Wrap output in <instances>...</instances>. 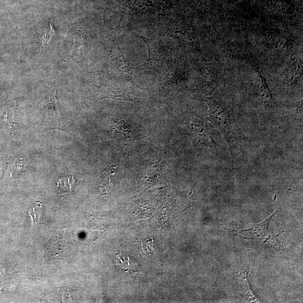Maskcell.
<instances>
[{
  "label": "cell",
  "instance_id": "6da1fadb",
  "mask_svg": "<svg viewBox=\"0 0 303 303\" xmlns=\"http://www.w3.org/2000/svg\"><path fill=\"white\" fill-rule=\"evenodd\" d=\"M203 101L208 107V122L222 134L230 147H236L243 140L244 135L239 127L233 109L214 97H205Z\"/></svg>",
  "mask_w": 303,
  "mask_h": 303
},
{
  "label": "cell",
  "instance_id": "7a4b0ae2",
  "mask_svg": "<svg viewBox=\"0 0 303 303\" xmlns=\"http://www.w3.org/2000/svg\"><path fill=\"white\" fill-rule=\"evenodd\" d=\"M249 95L260 116L269 120L275 111V100L267 81L255 67L251 66L247 75Z\"/></svg>",
  "mask_w": 303,
  "mask_h": 303
},
{
  "label": "cell",
  "instance_id": "3957f363",
  "mask_svg": "<svg viewBox=\"0 0 303 303\" xmlns=\"http://www.w3.org/2000/svg\"><path fill=\"white\" fill-rule=\"evenodd\" d=\"M190 135L197 147H208L217 149L221 147L212 136V127L205 119L194 118L187 119L186 122Z\"/></svg>",
  "mask_w": 303,
  "mask_h": 303
},
{
  "label": "cell",
  "instance_id": "277c9868",
  "mask_svg": "<svg viewBox=\"0 0 303 303\" xmlns=\"http://www.w3.org/2000/svg\"><path fill=\"white\" fill-rule=\"evenodd\" d=\"M302 59L299 57L291 62L284 72L283 82L291 88L295 87L298 84L302 77Z\"/></svg>",
  "mask_w": 303,
  "mask_h": 303
},
{
  "label": "cell",
  "instance_id": "5b68a950",
  "mask_svg": "<svg viewBox=\"0 0 303 303\" xmlns=\"http://www.w3.org/2000/svg\"><path fill=\"white\" fill-rule=\"evenodd\" d=\"M143 40L147 45L149 55V60L147 63L148 66L146 68H148L150 66L151 69H156V66L160 69H164L163 66L165 64L166 60L163 49H161L159 45L154 43L151 40L147 39L145 40L143 39Z\"/></svg>",
  "mask_w": 303,
  "mask_h": 303
},
{
  "label": "cell",
  "instance_id": "8992f818",
  "mask_svg": "<svg viewBox=\"0 0 303 303\" xmlns=\"http://www.w3.org/2000/svg\"><path fill=\"white\" fill-rule=\"evenodd\" d=\"M163 0H124L125 5L138 13H148L160 8Z\"/></svg>",
  "mask_w": 303,
  "mask_h": 303
},
{
  "label": "cell",
  "instance_id": "52a82bcc",
  "mask_svg": "<svg viewBox=\"0 0 303 303\" xmlns=\"http://www.w3.org/2000/svg\"><path fill=\"white\" fill-rule=\"evenodd\" d=\"M117 268L123 273L133 274L139 270L138 262L136 260L127 253L120 252L117 255L116 259Z\"/></svg>",
  "mask_w": 303,
  "mask_h": 303
},
{
  "label": "cell",
  "instance_id": "ba28073f",
  "mask_svg": "<svg viewBox=\"0 0 303 303\" xmlns=\"http://www.w3.org/2000/svg\"><path fill=\"white\" fill-rule=\"evenodd\" d=\"M74 183V177L67 176L62 177L57 182V188L61 194H69L71 192Z\"/></svg>",
  "mask_w": 303,
  "mask_h": 303
},
{
  "label": "cell",
  "instance_id": "9c48e42d",
  "mask_svg": "<svg viewBox=\"0 0 303 303\" xmlns=\"http://www.w3.org/2000/svg\"><path fill=\"white\" fill-rule=\"evenodd\" d=\"M56 90L54 92H50L49 95V100L47 103V109L51 113L52 116L56 119L60 118L61 115L59 110L58 103L56 96Z\"/></svg>",
  "mask_w": 303,
  "mask_h": 303
},
{
  "label": "cell",
  "instance_id": "30bf717a",
  "mask_svg": "<svg viewBox=\"0 0 303 303\" xmlns=\"http://www.w3.org/2000/svg\"><path fill=\"white\" fill-rule=\"evenodd\" d=\"M142 248L144 253L149 254L154 249L155 245L153 239L145 238L141 242Z\"/></svg>",
  "mask_w": 303,
  "mask_h": 303
},
{
  "label": "cell",
  "instance_id": "8fae6325",
  "mask_svg": "<svg viewBox=\"0 0 303 303\" xmlns=\"http://www.w3.org/2000/svg\"><path fill=\"white\" fill-rule=\"evenodd\" d=\"M55 34L54 30L51 26V28L48 32H47L43 36V45L44 47L47 46L51 40L52 36Z\"/></svg>",
  "mask_w": 303,
  "mask_h": 303
}]
</instances>
